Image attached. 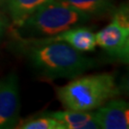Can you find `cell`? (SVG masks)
Instances as JSON below:
<instances>
[{
  "label": "cell",
  "mask_w": 129,
  "mask_h": 129,
  "mask_svg": "<svg viewBox=\"0 0 129 129\" xmlns=\"http://www.w3.org/2000/svg\"><path fill=\"white\" fill-rule=\"evenodd\" d=\"M54 0H5L6 10L12 22L17 27L36 11Z\"/></svg>",
  "instance_id": "9"
},
{
  "label": "cell",
  "mask_w": 129,
  "mask_h": 129,
  "mask_svg": "<svg viewBox=\"0 0 129 129\" xmlns=\"http://www.w3.org/2000/svg\"><path fill=\"white\" fill-rule=\"evenodd\" d=\"M100 128L128 129L129 105L125 101L109 100L94 112Z\"/></svg>",
  "instance_id": "6"
},
{
  "label": "cell",
  "mask_w": 129,
  "mask_h": 129,
  "mask_svg": "<svg viewBox=\"0 0 129 129\" xmlns=\"http://www.w3.org/2000/svg\"><path fill=\"white\" fill-rule=\"evenodd\" d=\"M77 10L90 17L110 13L114 8L113 0H65Z\"/></svg>",
  "instance_id": "10"
},
{
  "label": "cell",
  "mask_w": 129,
  "mask_h": 129,
  "mask_svg": "<svg viewBox=\"0 0 129 129\" xmlns=\"http://www.w3.org/2000/svg\"><path fill=\"white\" fill-rule=\"evenodd\" d=\"M96 43L108 55L122 62L129 59L128 8L121 7L113 15L112 21L96 35Z\"/></svg>",
  "instance_id": "4"
},
{
  "label": "cell",
  "mask_w": 129,
  "mask_h": 129,
  "mask_svg": "<svg viewBox=\"0 0 129 129\" xmlns=\"http://www.w3.org/2000/svg\"><path fill=\"white\" fill-rule=\"evenodd\" d=\"M58 120L64 129H99L95 113L91 111L68 110L57 111L47 114Z\"/></svg>",
  "instance_id": "8"
},
{
  "label": "cell",
  "mask_w": 129,
  "mask_h": 129,
  "mask_svg": "<svg viewBox=\"0 0 129 129\" xmlns=\"http://www.w3.org/2000/svg\"><path fill=\"white\" fill-rule=\"evenodd\" d=\"M16 127L20 129H64L58 120L48 115L25 120Z\"/></svg>",
  "instance_id": "11"
},
{
  "label": "cell",
  "mask_w": 129,
  "mask_h": 129,
  "mask_svg": "<svg viewBox=\"0 0 129 129\" xmlns=\"http://www.w3.org/2000/svg\"><path fill=\"white\" fill-rule=\"evenodd\" d=\"M119 93V86L112 75L99 74L75 78L57 90V97L68 110L92 111Z\"/></svg>",
  "instance_id": "3"
},
{
  "label": "cell",
  "mask_w": 129,
  "mask_h": 129,
  "mask_svg": "<svg viewBox=\"0 0 129 129\" xmlns=\"http://www.w3.org/2000/svg\"><path fill=\"white\" fill-rule=\"evenodd\" d=\"M35 39L39 41L65 42L71 47H73L74 49H76L77 51L81 52V53L95 51L97 47L95 34L87 28L79 27V26L68 29L54 37L35 38Z\"/></svg>",
  "instance_id": "7"
},
{
  "label": "cell",
  "mask_w": 129,
  "mask_h": 129,
  "mask_svg": "<svg viewBox=\"0 0 129 129\" xmlns=\"http://www.w3.org/2000/svg\"><path fill=\"white\" fill-rule=\"evenodd\" d=\"M5 2V0H0V5H2Z\"/></svg>",
  "instance_id": "13"
},
{
  "label": "cell",
  "mask_w": 129,
  "mask_h": 129,
  "mask_svg": "<svg viewBox=\"0 0 129 129\" xmlns=\"http://www.w3.org/2000/svg\"><path fill=\"white\" fill-rule=\"evenodd\" d=\"M6 28H7V19L0 14V37L3 36Z\"/></svg>",
  "instance_id": "12"
},
{
  "label": "cell",
  "mask_w": 129,
  "mask_h": 129,
  "mask_svg": "<svg viewBox=\"0 0 129 129\" xmlns=\"http://www.w3.org/2000/svg\"><path fill=\"white\" fill-rule=\"evenodd\" d=\"M18 78L10 74L0 80V129L14 128L19 120Z\"/></svg>",
  "instance_id": "5"
},
{
  "label": "cell",
  "mask_w": 129,
  "mask_h": 129,
  "mask_svg": "<svg viewBox=\"0 0 129 129\" xmlns=\"http://www.w3.org/2000/svg\"><path fill=\"white\" fill-rule=\"evenodd\" d=\"M91 18L65 0H54L36 11L19 26L17 33L26 38H43L56 36Z\"/></svg>",
  "instance_id": "2"
},
{
  "label": "cell",
  "mask_w": 129,
  "mask_h": 129,
  "mask_svg": "<svg viewBox=\"0 0 129 129\" xmlns=\"http://www.w3.org/2000/svg\"><path fill=\"white\" fill-rule=\"evenodd\" d=\"M23 48L34 68L49 78H75L96 66V60L62 41L30 39Z\"/></svg>",
  "instance_id": "1"
}]
</instances>
